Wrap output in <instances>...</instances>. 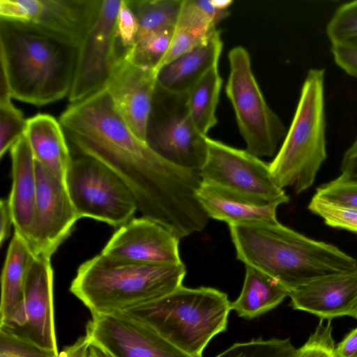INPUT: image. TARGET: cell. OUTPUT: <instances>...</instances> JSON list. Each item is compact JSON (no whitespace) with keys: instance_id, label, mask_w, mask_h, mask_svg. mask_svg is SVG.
Wrapping results in <instances>:
<instances>
[{"instance_id":"cell-1","label":"cell","mask_w":357,"mask_h":357,"mask_svg":"<svg viewBox=\"0 0 357 357\" xmlns=\"http://www.w3.org/2000/svg\"><path fill=\"white\" fill-rule=\"evenodd\" d=\"M59 122L76 149L123 181L143 217L179 238L204 229L209 218L197 197L199 172L176 166L155 153L133 132L105 88L71 103Z\"/></svg>"},{"instance_id":"cell-43","label":"cell","mask_w":357,"mask_h":357,"mask_svg":"<svg viewBox=\"0 0 357 357\" xmlns=\"http://www.w3.org/2000/svg\"><path fill=\"white\" fill-rule=\"evenodd\" d=\"M215 6L220 9H228L229 6L233 3L230 0H212Z\"/></svg>"},{"instance_id":"cell-33","label":"cell","mask_w":357,"mask_h":357,"mask_svg":"<svg viewBox=\"0 0 357 357\" xmlns=\"http://www.w3.org/2000/svg\"><path fill=\"white\" fill-rule=\"evenodd\" d=\"M59 353L44 349L0 327V357H59Z\"/></svg>"},{"instance_id":"cell-39","label":"cell","mask_w":357,"mask_h":357,"mask_svg":"<svg viewBox=\"0 0 357 357\" xmlns=\"http://www.w3.org/2000/svg\"><path fill=\"white\" fill-rule=\"evenodd\" d=\"M340 176L357 182V135L344 152L340 165Z\"/></svg>"},{"instance_id":"cell-14","label":"cell","mask_w":357,"mask_h":357,"mask_svg":"<svg viewBox=\"0 0 357 357\" xmlns=\"http://www.w3.org/2000/svg\"><path fill=\"white\" fill-rule=\"evenodd\" d=\"M86 335L113 357H192L127 312L91 316Z\"/></svg>"},{"instance_id":"cell-38","label":"cell","mask_w":357,"mask_h":357,"mask_svg":"<svg viewBox=\"0 0 357 357\" xmlns=\"http://www.w3.org/2000/svg\"><path fill=\"white\" fill-rule=\"evenodd\" d=\"M335 63L350 76L357 78V47L331 45Z\"/></svg>"},{"instance_id":"cell-26","label":"cell","mask_w":357,"mask_h":357,"mask_svg":"<svg viewBox=\"0 0 357 357\" xmlns=\"http://www.w3.org/2000/svg\"><path fill=\"white\" fill-rule=\"evenodd\" d=\"M183 0H127L138 21L136 42L154 32L175 28Z\"/></svg>"},{"instance_id":"cell-11","label":"cell","mask_w":357,"mask_h":357,"mask_svg":"<svg viewBox=\"0 0 357 357\" xmlns=\"http://www.w3.org/2000/svg\"><path fill=\"white\" fill-rule=\"evenodd\" d=\"M121 0H102L93 25L78 49L73 85L74 103L105 88L121 53L116 19Z\"/></svg>"},{"instance_id":"cell-6","label":"cell","mask_w":357,"mask_h":357,"mask_svg":"<svg viewBox=\"0 0 357 357\" xmlns=\"http://www.w3.org/2000/svg\"><path fill=\"white\" fill-rule=\"evenodd\" d=\"M324 78L322 68L308 70L289 128L269 163L278 185L283 189L293 186L296 194L314 184L327 157Z\"/></svg>"},{"instance_id":"cell-15","label":"cell","mask_w":357,"mask_h":357,"mask_svg":"<svg viewBox=\"0 0 357 357\" xmlns=\"http://www.w3.org/2000/svg\"><path fill=\"white\" fill-rule=\"evenodd\" d=\"M36 174L35 215L29 245L34 255L51 258L79 218L63 181L37 161Z\"/></svg>"},{"instance_id":"cell-7","label":"cell","mask_w":357,"mask_h":357,"mask_svg":"<svg viewBox=\"0 0 357 357\" xmlns=\"http://www.w3.org/2000/svg\"><path fill=\"white\" fill-rule=\"evenodd\" d=\"M229 74L225 87L234 110L246 150L257 157L275 154L287 129L280 117L269 107L252 70L251 59L242 46L228 54Z\"/></svg>"},{"instance_id":"cell-9","label":"cell","mask_w":357,"mask_h":357,"mask_svg":"<svg viewBox=\"0 0 357 357\" xmlns=\"http://www.w3.org/2000/svg\"><path fill=\"white\" fill-rule=\"evenodd\" d=\"M65 184L79 218H91L120 227L137 211L128 186L108 167L91 157L73 158Z\"/></svg>"},{"instance_id":"cell-16","label":"cell","mask_w":357,"mask_h":357,"mask_svg":"<svg viewBox=\"0 0 357 357\" xmlns=\"http://www.w3.org/2000/svg\"><path fill=\"white\" fill-rule=\"evenodd\" d=\"M179 240L155 221L133 218L118 228L100 254L116 263L178 265L183 264Z\"/></svg>"},{"instance_id":"cell-27","label":"cell","mask_w":357,"mask_h":357,"mask_svg":"<svg viewBox=\"0 0 357 357\" xmlns=\"http://www.w3.org/2000/svg\"><path fill=\"white\" fill-rule=\"evenodd\" d=\"M229 15L228 9L217 8L212 0H183L175 28L213 31Z\"/></svg>"},{"instance_id":"cell-28","label":"cell","mask_w":357,"mask_h":357,"mask_svg":"<svg viewBox=\"0 0 357 357\" xmlns=\"http://www.w3.org/2000/svg\"><path fill=\"white\" fill-rule=\"evenodd\" d=\"M297 352L289 338L257 339L235 343L215 357H296Z\"/></svg>"},{"instance_id":"cell-22","label":"cell","mask_w":357,"mask_h":357,"mask_svg":"<svg viewBox=\"0 0 357 357\" xmlns=\"http://www.w3.org/2000/svg\"><path fill=\"white\" fill-rule=\"evenodd\" d=\"M24 135L35 160L65 183L73 158L59 121L50 114H38L27 119Z\"/></svg>"},{"instance_id":"cell-40","label":"cell","mask_w":357,"mask_h":357,"mask_svg":"<svg viewBox=\"0 0 357 357\" xmlns=\"http://www.w3.org/2000/svg\"><path fill=\"white\" fill-rule=\"evenodd\" d=\"M13 216L8 199L0 202V244L2 245L9 237Z\"/></svg>"},{"instance_id":"cell-4","label":"cell","mask_w":357,"mask_h":357,"mask_svg":"<svg viewBox=\"0 0 357 357\" xmlns=\"http://www.w3.org/2000/svg\"><path fill=\"white\" fill-rule=\"evenodd\" d=\"M184 264L172 266L116 263L100 254L82 263L70 291L91 316L127 312L182 286Z\"/></svg>"},{"instance_id":"cell-3","label":"cell","mask_w":357,"mask_h":357,"mask_svg":"<svg viewBox=\"0 0 357 357\" xmlns=\"http://www.w3.org/2000/svg\"><path fill=\"white\" fill-rule=\"evenodd\" d=\"M78 49L34 25L0 19L1 66L20 101L42 106L69 95Z\"/></svg>"},{"instance_id":"cell-18","label":"cell","mask_w":357,"mask_h":357,"mask_svg":"<svg viewBox=\"0 0 357 357\" xmlns=\"http://www.w3.org/2000/svg\"><path fill=\"white\" fill-rule=\"evenodd\" d=\"M290 306L320 321L348 316L357 319V269L318 278L289 291Z\"/></svg>"},{"instance_id":"cell-12","label":"cell","mask_w":357,"mask_h":357,"mask_svg":"<svg viewBox=\"0 0 357 357\" xmlns=\"http://www.w3.org/2000/svg\"><path fill=\"white\" fill-rule=\"evenodd\" d=\"M50 259L42 255H33L26 276L23 300L8 321L0 324V327L44 349L59 353Z\"/></svg>"},{"instance_id":"cell-36","label":"cell","mask_w":357,"mask_h":357,"mask_svg":"<svg viewBox=\"0 0 357 357\" xmlns=\"http://www.w3.org/2000/svg\"><path fill=\"white\" fill-rule=\"evenodd\" d=\"M335 347L331 321L326 325L320 321L307 341L298 349L296 357H335Z\"/></svg>"},{"instance_id":"cell-30","label":"cell","mask_w":357,"mask_h":357,"mask_svg":"<svg viewBox=\"0 0 357 357\" xmlns=\"http://www.w3.org/2000/svg\"><path fill=\"white\" fill-rule=\"evenodd\" d=\"M175 28L152 33L137 40L129 50L132 59L138 63L155 68L167 52Z\"/></svg>"},{"instance_id":"cell-5","label":"cell","mask_w":357,"mask_h":357,"mask_svg":"<svg viewBox=\"0 0 357 357\" xmlns=\"http://www.w3.org/2000/svg\"><path fill=\"white\" fill-rule=\"evenodd\" d=\"M230 310L231 302L225 292L208 287L182 285L127 312L185 354L202 357L213 337L227 331Z\"/></svg>"},{"instance_id":"cell-21","label":"cell","mask_w":357,"mask_h":357,"mask_svg":"<svg viewBox=\"0 0 357 357\" xmlns=\"http://www.w3.org/2000/svg\"><path fill=\"white\" fill-rule=\"evenodd\" d=\"M223 43L214 30L202 43L163 66L157 72V83L174 92H187L210 69L218 66Z\"/></svg>"},{"instance_id":"cell-17","label":"cell","mask_w":357,"mask_h":357,"mask_svg":"<svg viewBox=\"0 0 357 357\" xmlns=\"http://www.w3.org/2000/svg\"><path fill=\"white\" fill-rule=\"evenodd\" d=\"M156 84L155 69L137 63L129 50L123 49L105 86L119 113L144 142Z\"/></svg>"},{"instance_id":"cell-19","label":"cell","mask_w":357,"mask_h":357,"mask_svg":"<svg viewBox=\"0 0 357 357\" xmlns=\"http://www.w3.org/2000/svg\"><path fill=\"white\" fill-rule=\"evenodd\" d=\"M197 197L209 218L228 225L278 222L276 211L280 204L243 195L220 187L204 183Z\"/></svg>"},{"instance_id":"cell-25","label":"cell","mask_w":357,"mask_h":357,"mask_svg":"<svg viewBox=\"0 0 357 357\" xmlns=\"http://www.w3.org/2000/svg\"><path fill=\"white\" fill-rule=\"evenodd\" d=\"M222 84L218 66H215L188 91L191 117L197 130L205 136L218 123L215 113Z\"/></svg>"},{"instance_id":"cell-41","label":"cell","mask_w":357,"mask_h":357,"mask_svg":"<svg viewBox=\"0 0 357 357\" xmlns=\"http://www.w3.org/2000/svg\"><path fill=\"white\" fill-rule=\"evenodd\" d=\"M335 357H357V327L335 347Z\"/></svg>"},{"instance_id":"cell-2","label":"cell","mask_w":357,"mask_h":357,"mask_svg":"<svg viewBox=\"0 0 357 357\" xmlns=\"http://www.w3.org/2000/svg\"><path fill=\"white\" fill-rule=\"evenodd\" d=\"M229 228L236 258L289 291L324 276L357 269V260L338 247L279 222L229 225Z\"/></svg>"},{"instance_id":"cell-32","label":"cell","mask_w":357,"mask_h":357,"mask_svg":"<svg viewBox=\"0 0 357 357\" xmlns=\"http://www.w3.org/2000/svg\"><path fill=\"white\" fill-rule=\"evenodd\" d=\"M27 119L12 102L0 104V157L26 132Z\"/></svg>"},{"instance_id":"cell-20","label":"cell","mask_w":357,"mask_h":357,"mask_svg":"<svg viewBox=\"0 0 357 357\" xmlns=\"http://www.w3.org/2000/svg\"><path fill=\"white\" fill-rule=\"evenodd\" d=\"M13 183L8 197L13 226L29 244L36 199V161L25 135L10 148Z\"/></svg>"},{"instance_id":"cell-24","label":"cell","mask_w":357,"mask_h":357,"mask_svg":"<svg viewBox=\"0 0 357 357\" xmlns=\"http://www.w3.org/2000/svg\"><path fill=\"white\" fill-rule=\"evenodd\" d=\"M289 294L275 279L245 265L243 285L238 297L231 302V309L240 317L255 319L276 307Z\"/></svg>"},{"instance_id":"cell-42","label":"cell","mask_w":357,"mask_h":357,"mask_svg":"<svg viewBox=\"0 0 357 357\" xmlns=\"http://www.w3.org/2000/svg\"><path fill=\"white\" fill-rule=\"evenodd\" d=\"M91 343L86 334L80 336L75 342L59 352V357H88Z\"/></svg>"},{"instance_id":"cell-35","label":"cell","mask_w":357,"mask_h":357,"mask_svg":"<svg viewBox=\"0 0 357 357\" xmlns=\"http://www.w3.org/2000/svg\"><path fill=\"white\" fill-rule=\"evenodd\" d=\"M314 196L330 202L357 208V182L340 175L318 187Z\"/></svg>"},{"instance_id":"cell-10","label":"cell","mask_w":357,"mask_h":357,"mask_svg":"<svg viewBox=\"0 0 357 357\" xmlns=\"http://www.w3.org/2000/svg\"><path fill=\"white\" fill-rule=\"evenodd\" d=\"M207 156L199 171L202 181L243 195L283 204L289 197L275 182L269 163L247 150L207 137Z\"/></svg>"},{"instance_id":"cell-31","label":"cell","mask_w":357,"mask_h":357,"mask_svg":"<svg viewBox=\"0 0 357 357\" xmlns=\"http://www.w3.org/2000/svg\"><path fill=\"white\" fill-rule=\"evenodd\" d=\"M308 209L329 227L357 234V208L330 202L313 196Z\"/></svg>"},{"instance_id":"cell-37","label":"cell","mask_w":357,"mask_h":357,"mask_svg":"<svg viewBox=\"0 0 357 357\" xmlns=\"http://www.w3.org/2000/svg\"><path fill=\"white\" fill-rule=\"evenodd\" d=\"M117 33L123 49L132 47L136 43L139 24L127 0H122L116 19Z\"/></svg>"},{"instance_id":"cell-34","label":"cell","mask_w":357,"mask_h":357,"mask_svg":"<svg viewBox=\"0 0 357 357\" xmlns=\"http://www.w3.org/2000/svg\"><path fill=\"white\" fill-rule=\"evenodd\" d=\"M214 30L175 28L169 48L157 66L155 71L158 72L163 66L202 43Z\"/></svg>"},{"instance_id":"cell-13","label":"cell","mask_w":357,"mask_h":357,"mask_svg":"<svg viewBox=\"0 0 357 357\" xmlns=\"http://www.w3.org/2000/svg\"><path fill=\"white\" fill-rule=\"evenodd\" d=\"M102 0H0V19L30 24L79 47Z\"/></svg>"},{"instance_id":"cell-29","label":"cell","mask_w":357,"mask_h":357,"mask_svg":"<svg viewBox=\"0 0 357 357\" xmlns=\"http://www.w3.org/2000/svg\"><path fill=\"white\" fill-rule=\"evenodd\" d=\"M326 31L331 45L357 47V0L340 5Z\"/></svg>"},{"instance_id":"cell-23","label":"cell","mask_w":357,"mask_h":357,"mask_svg":"<svg viewBox=\"0 0 357 357\" xmlns=\"http://www.w3.org/2000/svg\"><path fill=\"white\" fill-rule=\"evenodd\" d=\"M33 253L28 243L14 231L2 269L0 324L8 321L21 304Z\"/></svg>"},{"instance_id":"cell-8","label":"cell","mask_w":357,"mask_h":357,"mask_svg":"<svg viewBox=\"0 0 357 357\" xmlns=\"http://www.w3.org/2000/svg\"><path fill=\"white\" fill-rule=\"evenodd\" d=\"M207 136L191 117L187 92H174L156 84L149 116L146 143L168 162L200 171L207 156Z\"/></svg>"}]
</instances>
